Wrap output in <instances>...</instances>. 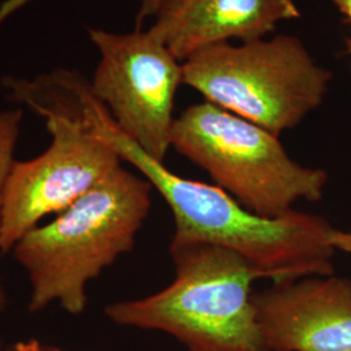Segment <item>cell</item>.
Listing matches in <instances>:
<instances>
[{"mask_svg":"<svg viewBox=\"0 0 351 351\" xmlns=\"http://www.w3.org/2000/svg\"><path fill=\"white\" fill-rule=\"evenodd\" d=\"M75 116L163 197L175 219L172 241L206 242L234 250L275 284L333 275V226L324 217L294 210L282 217L265 219L215 184L176 175L126 136L90 91L80 97Z\"/></svg>","mask_w":351,"mask_h":351,"instance_id":"1","label":"cell"},{"mask_svg":"<svg viewBox=\"0 0 351 351\" xmlns=\"http://www.w3.org/2000/svg\"><path fill=\"white\" fill-rule=\"evenodd\" d=\"M152 189L121 165L55 220L27 232L11 250L30 281L27 310L58 303L68 314H82L88 282L134 247Z\"/></svg>","mask_w":351,"mask_h":351,"instance_id":"2","label":"cell"},{"mask_svg":"<svg viewBox=\"0 0 351 351\" xmlns=\"http://www.w3.org/2000/svg\"><path fill=\"white\" fill-rule=\"evenodd\" d=\"M175 280L149 297L104 308L117 326L159 330L188 351H269L252 302L254 281L268 278L239 252L206 242L169 245Z\"/></svg>","mask_w":351,"mask_h":351,"instance_id":"3","label":"cell"},{"mask_svg":"<svg viewBox=\"0 0 351 351\" xmlns=\"http://www.w3.org/2000/svg\"><path fill=\"white\" fill-rule=\"evenodd\" d=\"M171 147L265 219L293 213L298 202L322 201L328 184L324 169L293 160L274 133L210 101L176 117Z\"/></svg>","mask_w":351,"mask_h":351,"instance_id":"4","label":"cell"},{"mask_svg":"<svg viewBox=\"0 0 351 351\" xmlns=\"http://www.w3.org/2000/svg\"><path fill=\"white\" fill-rule=\"evenodd\" d=\"M182 68L184 84L206 101L277 137L323 103L332 80L291 36L213 45L189 56Z\"/></svg>","mask_w":351,"mask_h":351,"instance_id":"5","label":"cell"},{"mask_svg":"<svg viewBox=\"0 0 351 351\" xmlns=\"http://www.w3.org/2000/svg\"><path fill=\"white\" fill-rule=\"evenodd\" d=\"M99 62L90 88L119 128L152 158L171 147L176 93L184 84L182 62L150 30L119 34L88 27Z\"/></svg>","mask_w":351,"mask_h":351,"instance_id":"6","label":"cell"},{"mask_svg":"<svg viewBox=\"0 0 351 351\" xmlns=\"http://www.w3.org/2000/svg\"><path fill=\"white\" fill-rule=\"evenodd\" d=\"M51 136L49 147L30 160H16L7 182L0 233L5 254L40 226L99 185L121 167V159L101 138L75 119L38 112Z\"/></svg>","mask_w":351,"mask_h":351,"instance_id":"7","label":"cell"},{"mask_svg":"<svg viewBox=\"0 0 351 351\" xmlns=\"http://www.w3.org/2000/svg\"><path fill=\"white\" fill-rule=\"evenodd\" d=\"M269 351H351V280L308 276L254 291Z\"/></svg>","mask_w":351,"mask_h":351,"instance_id":"8","label":"cell"},{"mask_svg":"<svg viewBox=\"0 0 351 351\" xmlns=\"http://www.w3.org/2000/svg\"><path fill=\"white\" fill-rule=\"evenodd\" d=\"M301 17L293 0H162L149 30L176 58L230 39L247 42Z\"/></svg>","mask_w":351,"mask_h":351,"instance_id":"9","label":"cell"},{"mask_svg":"<svg viewBox=\"0 0 351 351\" xmlns=\"http://www.w3.org/2000/svg\"><path fill=\"white\" fill-rule=\"evenodd\" d=\"M24 113L20 108L0 111V233L7 182L12 171L14 150L21 133Z\"/></svg>","mask_w":351,"mask_h":351,"instance_id":"10","label":"cell"},{"mask_svg":"<svg viewBox=\"0 0 351 351\" xmlns=\"http://www.w3.org/2000/svg\"><path fill=\"white\" fill-rule=\"evenodd\" d=\"M36 0H1L0 1V34L13 17Z\"/></svg>","mask_w":351,"mask_h":351,"instance_id":"11","label":"cell"},{"mask_svg":"<svg viewBox=\"0 0 351 351\" xmlns=\"http://www.w3.org/2000/svg\"><path fill=\"white\" fill-rule=\"evenodd\" d=\"M7 351H62L55 346L46 345L36 339H26V341H19L13 343L12 346Z\"/></svg>","mask_w":351,"mask_h":351,"instance_id":"12","label":"cell"},{"mask_svg":"<svg viewBox=\"0 0 351 351\" xmlns=\"http://www.w3.org/2000/svg\"><path fill=\"white\" fill-rule=\"evenodd\" d=\"M330 243L336 251L351 254V232L335 229L330 233Z\"/></svg>","mask_w":351,"mask_h":351,"instance_id":"13","label":"cell"},{"mask_svg":"<svg viewBox=\"0 0 351 351\" xmlns=\"http://www.w3.org/2000/svg\"><path fill=\"white\" fill-rule=\"evenodd\" d=\"M138 16H137L138 27L137 29H141V26H142L143 21L146 19H150V17L155 16V13L158 11L162 0H138Z\"/></svg>","mask_w":351,"mask_h":351,"instance_id":"14","label":"cell"},{"mask_svg":"<svg viewBox=\"0 0 351 351\" xmlns=\"http://www.w3.org/2000/svg\"><path fill=\"white\" fill-rule=\"evenodd\" d=\"M333 3L351 25V0H333Z\"/></svg>","mask_w":351,"mask_h":351,"instance_id":"15","label":"cell"},{"mask_svg":"<svg viewBox=\"0 0 351 351\" xmlns=\"http://www.w3.org/2000/svg\"><path fill=\"white\" fill-rule=\"evenodd\" d=\"M5 306H7V294H5V289H4L1 277H0V310H3Z\"/></svg>","mask_w":351,"mask_h":351,"instance_id":"16","label":"cell"},{"mask_svg":"<svg viewBox=\"0 0 351 351\" xmlns=\"http://www.w3.org/2000/svg\"><path fill=\"white\" fill-rule=\"evenodd\" d=\"M346 45H348V52H349V55H350L351 56V38H349V39H348Z\"/></svg>","mask_w":351,"mask_h":351,"instance_id":"17","label":"cell"},{"mask_svg":"<svg viewBox=\"0 0 351 351\" xmlns=\"http://www.w3.org/2000/svg\"><path fill=\"white\" fill-rule=\"evenodd\" d=\"M0 351H1V345H0Z\"/></svg>","mask_w":351,"mask_h":351,"instance_id":"18","label":"cell"}]
</instances>
